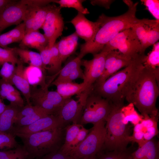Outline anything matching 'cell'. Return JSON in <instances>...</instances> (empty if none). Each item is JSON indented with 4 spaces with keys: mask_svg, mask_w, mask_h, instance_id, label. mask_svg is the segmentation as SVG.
<instances>
[{
    "mask_svg": "<svg viewBox=\"0 0 159 159\" xmlns=\"http://www.w3.org/2000/svg\"><path fill=\"white\" fill-rule=\"evenodd\" d=\"M63 127L30 134H16L23 143L28 159L41 158L58 150L62 145Z\"/></svg>",
    "mask_w": 159,
    "mask_h": 159,
    "instance_id": "4",
    "label": "cell"
},
{
    "mask_svg": "<svg viewBox=\"0 0 159 159\" xmlns=\"http://www.w3.org/2000/svg\"><path fill=\"white\" fill-rule=\"evenodd\" d=\"M54 114L52 112L43 109L28 116L24 117L15 120V127H21L31 124L39 119L48 115Z\"/></svg>",
    "mask_w": 159,
    "mask_h": 159,
    "instance_id": "28",
    "label": "cell"
},
{
    "mask_svg": "<svg viewBox=\"0 0 159 159\" xmlns=\"http://www.w3.org/2000/svg\"><path fill=\"white\" fill-rule=\"evenodd\" d=\"M106 122L100 120L93 126L85 139L67 153L76 159L96 155L103 150L105 141Z\"/></svg>",
    "mask_w": 159,
    "mask_h": 159,
    "instance_id": "6",
    "label": "cell"
},
{
    "mask_svg": "<svg viewBox=\"0 0 159 159\" xmlns=\"http://www.w3.org/2000/svg\"><path fill=\"white\" fill-rule=\"evenodd\" d=\"M21 95L20 92L13 85L2 79H0V94L6 97L7 94Z\"/></svg>",
    "mask_w": 159,
    "mask_h": 159,
    "instance_id": "41",
    "label": "cell"
},
{
    "mask_svg": "<svg viewBox=\"0 0 159 159\" xmlns=\"http://www.w3.org/2000/svg\"><path fill=\"white\" fill-rule=\"evenodd\" d=\"M59 6L52 5L42 29L48 41V46L52 47L57 39L61 36L64 27L63 18Z\"/></svg>",
    "mask_w": 159,
    "mask_h": 159,
    "instance_id": "10",
    "label": "cell"
},
{
    "mask_svg": "<svg viewBox=\"0 0 159 159\" xmlns=\"http://www.w3.org/2000/svg\"><path fill=\"white\" fill-rule=\"evenodd\" d=\"M141 2L156 20H159V1L155 0H143Z\"/></svg>",
    "mask_w": 159,
    "mask_h": 159,
    "instance_id": "40",
    "label": "cell"
},
{
    "mask_svg": "<svg viewBox=\"0 0 159 159\" xmlns=\"http://www.w3.org/2000/svg\"><path fill=\"white\" fill-rule=\"evenodd\" d=\"M78 78L83 80L84 74L83 70L79 67L72 71L62 82H72Z\"/></svg>",
    "mask_w": 159,
    "mask_h": 159,
    "instance_id": "47",
    "label": "cell"
},
{
    "mask_svg": "<svg viewBox=\"0 0 159 159\" xmlns=\"http://www.w3.org/2000/svg\"><path fill=\"white\" fill-rule=\"evenodd\" d=\"M89 93L86 92L77 95L78 99L77 100L71 98L67 99L59 109L56 114L62 119L65 124L70 122L80 124L83 108Z\"/></svg>",
    "mask_w": 159,
    "mask_h": 159,
    "instance_id": "12",
    "label": "cell"
},
{
    "mask_svg": "<svg viewBox=\"0 0 159 159\" xmlns=\"http://www.w3.org/2000/svg\"><path fill=\"white\" fill-rule=\"evenodd\" d=\"M78 37L75 32L62 37L56 43L62 62L76 51L78 45Z\"/></svg>",
    "mask_w": 159,
    "mask_h": 159,
    "instance_id": "21",
    "label": "cell"
},
{
    "mask_svg": "<svg viewBox=\"0 0 159 159\" xmlns=\"http://www.w3.org/2000/svg\"><path fill=\"white\" fill-rule=\"evenodd\" d=\"M129 142H136L138 144V147L143 146L146 143L144 138V133L142 130L133 132L132 135L128 139Z\"/></svg>",
    "mask_w": 159,
    "mask_h": 159,
    "instance_id": "45",
    "label": "cell"
},
{
    "mask_svg": "<svg viewBox=\"0 0 159 159\" xmlns=\"http://www.w3.org/2000/svg\"><path fill=\"white\" fill-rule=\"evenodd\" d=\"M131 153L124 151H111L103 152L102 151L97 155L96 159H129Z\"/></svg>",
    "mask_w": 159,
    "mask_h": 159,
    "instance_id": "36",
    "label": "cell"
},
{
    "mask_svg": "<svg viewBox=\"0 0 159 159\" xmlns=\"http://www.w3.org/2000/svg\"><path fill=\"white\" fill-rule=\"evenodd\" d=\"M159 95L154 73L143 66L125 99L129 103H132L143 116H158L156 103Z\"/></svg>",
    "mask_w": 159,
    "mask_h": 159,
    "instance_id": "3",
    "label": "cell"
},
{
    "mask_svg": "<svg viewBox=\"0 0 159 159\" xmlns=\"http://www.w3.org/2000/svg\"><path fill=\"white\" fill-rule=\"evenodd\" d=\"M111 108L108 100L92 91L86 99L80 124L94 125L100 120L106 122Z\"/></svg>",
    "mask_w": 159,
    "mask_h": 159,
    "instance_id": "7",
    "label": "cell"
},
{
    "mask_svg": "<svg viewBox=\"0 0 159 159\" xmlns=\"http://www.w3.org/2000/svg\"><path fill=\"white\" fill-rule=\"evenodd\" d=\"M97 155L92 156L88 157H86L81 158L80 159H96V158Z\"/></svg>",
    "mask_w": 159,
    "mask_h": 159,
    "instance_id": "52",
    "label": "cell"
},
{
    "mask_svg": "<svg viewBox=\"0 0 159 159\" xmlns=\"http://www.w3.org/2000/svg\"><path fill=\"white\" fill-rule=\"evenodd\" d=\"M24 74L30 86L36 88L39 86L43 87L49 86L46 83V74L38 67L33 66L24 67Z\"/></svg>",
    "mask_w": 159,
    "mask_h": 159,
    "instance_id": "23",
    "label": "cell"
},
{
    "mask_svg": "<svg viewBox=\"0 0 159 159\" xmlns=\"http://www.w3.org/2000/svg\"><path fill=\"white\" fill-rule=\"evenodd\" d=\"M48 41L44 34L38 31H31L25 34L20 42L19 48L35 49L40 52L48 46Z\"/></svg>",
    "mask_w": 159,
    "mask_h": 159,
    "instance_id": "17",
    "label": "cell"
},
{
    "mask_svg": "<svg viewBox=\"0 0 159 159\" xmlns=\"http://www.w3.org/2000/svg\"><path fill=\"white\" fill-rule=\"evenodd\" d=\"M22 108L10 104L0 114V134L11 133L17 115Z\"/></svg>",
    "mask_w": 159,
    "mask_h": 159,
    "instance_id": "20",
    "label": "cell"
},
{
    "mask_svg": "<svg viewBox=\"0 0 159 159\" xmlns=\"http://www.w3.org/2000/svg\"><path fill=\"white\" fill-rule=\"evenodd\" d=\"M121 111L123 115V122L126 125H128L129 122H130L134 126L140 123L143 118L141 114L137 112L132 103L123 106Z\"/></svg>",
    "mask_w": 159,
    "mask_h": 159,
    "instance_id": "26",
    "label": "cell"
},
{
    "mask_svg": "<svg viewBox=\"0 0 159 159\" xmlns=\"http://www.w3.org/2000/svg\"><path fill=\"white\" fill-rule=\"evenodd\" d=\"M65 124L58 115L52 114L42 117L32 123L21 127H14L11 133L16 134H30L63 127Z\"/></svg>",
    "mask_w": 159,
    "mask_h": 159,
    "instance_id": "13",
    "label": "cell"
},
{
    "mask_svg": "<svg viewBox=\"0 0 159 159\" xmlns=\"http://www.w3.org/2000/svg\"><path fill=\"white\" fill-rule=\"evenodd\" d=\"M82 59L78 56L69 61L58 73V76L52 82H63L74 70L81 67Z\"/></svg>",
    "mask_w": 159,
    "mask_h": 159,
    "instance_id": "27",
    "label": "cell"
},
{
    "mask_svg": "<svg viewBox=\"0 0 159 159\" xmlns=\"http://www.w3.org/2000/svg\"><path fill=\"white\" fill-rule=\"evenodd\" d=\"M143 65L146 69L152 71L154 74L157 82H159V43L153 45L151 51L147 55H145L143 61Z\"/></svg>",
    "mask_w": 159,
    "mask_h": 159,
    "instance_id": "25",
    "label": "cell"
},
{
    "mask_svg": "<svg viewBox=\"0 0 159 159\" xmlns=\"http://www.w3.org/2000/svg\"><path fill=\"white\" fill-rule=\"evenodd\" d=\"M51 52V66L47 71L50 74L58 75L62 69V62L60 59L56 43L50 48Z\"/></svg>",
    "mask_w": 159,
    "mask_h": 159,
    "instance_id": "31",
    "label": "cell"
},
{
    "mask_svg": "<svg viewBox=\"0 0 159 159\" xmlns=\"http://www.w3.org/2000/svg\"><path fill=\"white\" fill-rule=\"evenodd\" d=\"M48 86L42 87L44 94L48 100L58 111L67 99L64 98L57 91H49Z\"/></svg>",
    "mask_w": 159,
    "mask_h": 159,
    "instance_id": "32",
    "label": "cell"
},
{
    "mask_svg": "<svg viewBox=\"0 0 159 159\" xmlns=\"http://www.w3.org/2000/svg\"><path fill=\"white\" fill-rule=\"evenodd\" d=\"M37 159H76L71 155L62 152L59 149Z\"/></svg>",
    "mask_w": 159,
    "mask_h": 159,
    "instance_id": "43",
    "label": "cell"
},
{
    "mask_svg": "<svg viewBox=\"0 0 159 159\" xmlns=\"http://www.w3.org/2000/svg\"><path fill=\"white\" fill-rule=\"evenodd\" d=\"M85 1L83 0H54L53 3L58 4L61 8L63 7L73 8L77 10L78 12L85 15L89 14L90 12L82 5L83 2Z\"/></svg>",
    "mask_w": 159,
    "mask_h": 159,
    "instance_id": "34",
    "label": "cell"
},
{
    "mask_svg": "<svg viewBox=\"0 0 159 159\" xmlns=\"http://www.w3.org/2000/svg\"><path fill=\"white\" fill-rule=\"evenodd\" d=\"M145 54L140 55L128 66L110 76L93 91L109 101L112 105L123 106L128 93L143 67Z\"/></svg>",
    "mask_w": 159,
    "mask_h": 159,
    "instance_id": "2",
    "label": "cell"
},
{
    "mask_svg": "<svg viewBox=\"0 0 159 159\" xmlns=\"http://www.w3.org/2000/svg\"><path fill=\"white\" fill-rule=\"evenodd\" d=\"M131 28L140 43L143 54L159 40V20L138 19Z\"/></svg>",
    "mask_w": 159,
    "mask_h": 159,
    "instance_id": "9",
    "label": "cell"
},
{
    "mask_svg": "<svg viewBox=\"0 0 159 159\" xmlns=\"http://www.w3.org/2000/svg\"><path fill=\"white\" fill-rule=\"evenodd\" d=\"M82 125L80 124L73 123L66 127L65 141L59 148L62 152L65 153L75 139Z\"/></svg>",
    "mask_w": 159,
    "mask_h": 159,
    "instance_id": "29",
    "label": "cell"
},
{
    "mask_svg": "<svg viewBox=\"0 0 159 159\" xmlns=\"http://www.w3.org/2000/svg\"><path fill=\"white\" fill-rule=\"evenodd\" d=\"M142 131L144 133V138L145 142L153 139L158 133V125H155Z\"/></svg>",
    "mask_w": 159,
    "mask_h": 159,
    "instance_id": "48",
    "label": "cell"
},
{
    "mask_svg": "<svg viewBox=\"0 0 159 159\" xmlns=\"http://www.w3.org/2000/svg\"><path fill=\"white\" fill-rule=\"evenodd\" d=\"M109 52L102 49L100 52L93 55L92 59H82L81 65L84 67L83 82L92 90L95 84L102 73L106 57Z\"/></svg>",
    "mask_w": 159,
    "mask_h": 159,
    "instance_id": "11",
    "label": "cell"
},
{
    "mask_svg": "<svg viewBox=\"0 0 159 159\" xmlns=\"http://www.w3.org/2000/svg\"><path fill=\"white\" fill-rule=\"evenodd\" d=\"M128 10L124 14L116 16H108L103 14L99 17L100 28L92 41L82 44L77 56L82 58L88 54L93 55L100 52L104 47L118 33L131 28L138 19L135 16L138 2L123 0Z\"/></svg>",
    "mask_w": 159,
    "mask_h": 159,
    "instance_id": "1",
    "label": "cell"
},
{
    "mask_svg": "<svg viewBox=\"0 0 159 159\" xmlns=\"http://www.w3.org/2000/svg\"><path fill=\"white\" fill-rule=\"evenodd\" d=\"M102 49L108 52L118 50L122 54L132 59L145 54L142 53L140 43L131 28L118 33Z\"/></svg>",
    "mask_w": 159,
    "mask_h": 159,
    "instance_id": "8",
    "label": "cell"
},
{
    "mask_svg": "<svg viewBox=\"0 0 159 159\" xmlns=\"http://www.w3.org/2000/svg\"><path fill=\"white\" fill-rule=\"evenodd\" d=\"M27 7L20 1H15L8 6L0 13V33L10 26L21 23Z\"/></svg>",
    "mask_w": 159,
    "mask_h": 159,
    "instance_id": "16",
    "label": "cell"
},
{
    "mask_svg": "<svg viewBox=\"0 0 159 159\" xmlns=\"http://www.w3.org/2000/svg\"><path fill=\"white\" fill-rule=\"evenodd\" d=\"M70 22L74 26L75 32L78 37L84 39L86 43L93 41L101 23L98 18L96 21L93 22L88 19L84 14L79 12Z\"/></svg>",
    "mask_w": 159,
    "mask_h": 159,
    "instance_id": "15",
    "label": "cell"
},
{
    "mask_svg": "<svg viewBox=\"0 0 159 159\" xmlns=\"http://www.w3.org/2000/svg\"><path fill=\"white\" fill-rule=\"evenodd\" d=\"M6 105L2 102V100L0 96V114L5 110Z\"/></svg>",
    "mask_w": 159,
    "mask_h": 159,
    "instance_id": "51",
    "label": "cell"
},
{
    "mask_svg": "<svg viewBox=\"0 0 159 159\" xmlns=\"http://www.w3.org/2000/svg\"><path fill=\"white\" fill-rule=\"evenodd\" d=\"M54 0H22L20 2L24 4L29 6L40 7L46 6Z\"/></svg>",
    "mask_w": 159,
    "mask_h": 159,
    "instance_id": "44",
    "label": "cell"
},
{
    "mask_svg": "<svg viewBox=\"0 0 159 159\" xmlns=\"http://www.w3.org/2000/svg\"><path fill=\"white\" fill-rule=\"evenodd\" d=\"M135 59L124 55L117 50L109 52L106 57L103 71L94 87L103 82L122 68L129 65Z\"/></svg>",
    "mask_w": 159,
    "mask_h": 159,
    "instance_id": "14",
    "label": "cell"
},
{
    "mask_svg": "<svg viewBox=\"0 0 159 159\" xmlns=\"http://www.w3.org/2000/svg\"><path fill=\"white\" fill-rule=\"evenodd\" d=\"M89 132V130L86 129L82 125L75 139L67 148L65 153H67L76 147L85 139Z\"/></svg>",
    "mask_w": 159,
    "mask_h": 159,
    "instance_id": "42",
    "label": "cell"
},
{
    "mask_svg": "<svg viewBox=\"0 0 159 159\" xmlns=\"http://www.w3.org/2000/svg\"><path fill=\"white\" fill-rule=\"evenodd\" d=\"M28 154L23 146L9 150L0 151V159H26Z\"/></svg>",
    "mask_w": 159,
    "mask_h": 159,
    "instance_id": "30",
    "label": "cell"
},
{
    "mask_svg": "<svg viewBox=\"0 0 159 159\" xmlns=\"http://www.w3.org/2000/svg\"><path fill=\"white\" fill-rule=\"evenodd\" d=\"M24 67L23 63L19 61L16 67L15 73L12 79L11 84L14 85L22 93L27 104H32L31 102V88L30 85L24 76Z\"/></svg>",
    "mask_w": 159,
    "mask_h": 159,
    "instance_id": "19",
    "label": "cell"
},
{
    "mask_svg": "<svg viewBox=\"0 0 159 159\" xmlns=\"http://www.w3.org/2000/svg\"><path fill=\"white\" fill-rule=\"evenodd\" d=\"M37 8L27 7L23 21L25 26V34L32 30L34 25L35 14Z\"/></svg>",
    "mask_w": 159,
    "mask_h": 159,
    "instance_id": "37",
    "label": "cell"
},
{
    "mask_svg": "<svg viewBox=\"0 0 159 159\" xmlns=\"http://www.w3.org/2000/svg\"><path fill=\"white\" fill-rule=\"evenodd\" d=\"M129 159H159L158 144L153 138L131 153Z\"/></svg>",
    "mask_w": 159,
    "mask_h": 159,
    "instance_id": "22",
    "label": "cell"
},
{
    "mask_svg": "<svg viewBox=\"0 0 159 159\" xmlns=\"http://www.w3.org/2000/svg\"><path fill=\"white\" fill-rule=\"evenodd\" d=\"M51 5L49 4L37 8L35 16L34 25L32 31H38L39 29H42Z\"/></svg>",
    "mask_w": 159,
    "mask_h": 159,
    "instance_id": "35",
    "label": "cell"
},
{
    "mask_svg": "<svg viewBox=\"0 0 159 159\" xmlns=\"http://www.w3.org/2000/svg\"><path fill=\"white\" fill-rule=\"evenodd\" d=\"M122 107L111 104V110L106 121V136L103 150L121 152L127 150L130 132L128 125L123 122V115L121 111Z\"/></svg>",
    "mask_w": 159,
    "mask_h": 159,
    "instance_id": "5",
    "label": "cell"
},
{
    "mask_svg": "<svg viewBox=\"0 0 159 159\" xmlns=\"http://www.w3.org/2000/svg\"><path fill=\"white\" fill-rule=\"evenodd\" d=\"M52 84L56 86L57 91L65 99L70 98L75 95H78L86 92L93 91L83 82L80 84L72 82H52Z\"/></svg>",
    "mask_w": 159,
    "mask_h": 159,
    "instance_id": "18",
    "label": "cell"
},
{
    "mask_svg": "<svg viewBox=\"0 0 159 159\" xmlns=\"http://www.w3.org/2000/svg\"><path fill=\"white\" fill-rule=\"evenodd\" d=\"M15 48V52L19 57L20 60L22 63L38 67L46 74V71L43 67L39 53L27 49Z\"/></svg>",
    "mask_w": 159,
    "mask_h": 159,
    "instance_id": "24",
    "label": "cell"
},
{
    "mask_svg": "<svg viewBox=\"0 0 159 159\" xmlns=\"http://www.w3.org/2000/svg\"><path fill=\"white\" fill-rule=\"evenodd\" d=\"M113 0H95L90 1L91 4L93 5H97L102 6L106 9L110 8L111 4L113 2Z\"/></svg>",
    "mask_w": 159,
    "mask_h": 159,
    "instance_id": "49",
    "label": "cell"
},
{
    "mask_svg": "<svg viewBox=\"0 0 159 159\" xmlns=\"http://www.w3.org/2000/svg\"><path fill=\"white\" fill-rule=\"evenodd\" d=\"M6 99L10 101V104L22 108L24 106V101L21 95L8 93L6 97Z\"/></svg>",
    "mask_w": 159,
    "mask_h": 159,
    "instance_id": "46",
    "label": "cell"
},
{
    "mask_svg": "<svg viewBox=\"0 0 159 159\" xmlns=\"http://www.w3.org/2000/svg\"><path fill=\"white\" fill-rule=\"evenodd\" d=\"M15 0H0V13L9 5Z\"/></svg>",
    "mask_w": 159,
    "mask_h": 159,
    "instance_id": "50",
    "label": "cell"
},
{
    "mask_svg": "<svg viewBox=\"0 0 159 159\" xmlns=\"http://www.w3.org/2000/svg\"><path fill=\"white\" fill-rule=\"evenodd\" d=\"M15 48L0 47V65L2 66L5 62H8L16 65L19 59L17 57Z\"/></svg>",
    "mask_w": 159,
    "mask_h": 159,
    "instance_id": "33",
    "label": "cell"
},
{
    "mask_svg": "<svg viewBox=\"0 0 159 159\" xmlns=\"http://www.w3.org/2000/svg\"><path fill=\"white\" fill-rule=\"evenodd\" d=\"M14 136L11 133L0 134V149L5 147L11 148L17 147Z\"/></svg>",
    "mask_w": 159,
    "mask_h": 159,
    "instance_id": "39",
    "label": "cell"
},
{
    "mask_svg": "<svg viewBox=\"0 0 159 159\" xmlns=\"http://www.w3.org/2000/svg\"><path fill=\"white\" fill-rule=\"evenodd\" d=\"M16 67L15 65L9 62L3 64L0 70V77L1 79L12 85V79L15 73Z\"/></svg>",
    "mask_w": 159,
    "mask_h": 159,
    "instance_id": "38",
    "label": "cell"
}]
</instances>
